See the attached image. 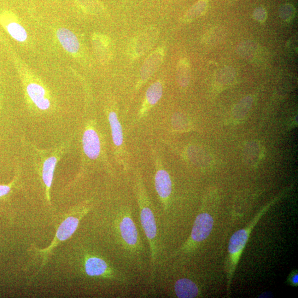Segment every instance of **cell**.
I'll return each mask as SVG.
<instances>
[{"instance_id": "1", "label": "cell", "mask_w": 298, "mask_h": 298, "mask_svg": "<svg viewBox=\"0 0 298 298\" xmlns=\"http://www.w3.org/2000/svg\"><path fill=\"white\" fill-rule=\"evenodd\" d=\"M112 229L114 242L125 258L141 268L144 250L141 237L130 208L122 206L112 214Z\"/></svg>"}, {"instance_id": "24", "label": "cell", "mask_w": 298, "mask_h": 298, "mask_svg": "<svg viewBox=\"0 0 298 298\" xmlns=\"http://www.w3.org/2000/svg\"><path fill=\"white\" fill-rule=\"evenodd\" d=\"M290 283H291L292 285L294 286H297L298 283V275L296 273L292 276L290 278Z\"/></svg>"}, {"instance_id": "16", "label": "cell", "mask_w": 298, "mask_h": 298, "mask_svg": "<svg viewBox=\"0 0 298 298\" xmlns=\"http://www.w3.org/2000/svg\"><path fill=\"white\" fill-rule=\"evenodd\" d=\"M177 78L181 86H186L190 79L191 68L189 61L186 58L181 59L178 64Z\"/></svg>"}, {"instance_id": "3", "label": "cell", "mask_w": 298, "mask_h": 298, "mask_svg": "<svg viewBox=\"0 0 298 298\" xmlns=\"http://www.w3.org/2000/svg\"><path fill=\"white\" fill-rule=\"evenodd\" d=\"M272 203L268 204L264 208H263L244 229L237 231L231 236L229 241V254L227 256L228 257H227L226 266L227 278H228V288L230 287L233 273L235 272L236 266L248 243L251 232H252L254 227L258 223L262 216L271 206Z\"/></svg>"}, {"instance_id": "9", "label": "cell", "mask_w": 298, "mask_h": 298, "mask_svg": "<svg viewBox=\"0 0 298 298\" xmlns=\"http://www.w3.org/2000/svg\"><path fill=\"white\" fill-rule=\"evenodd\" d=\"M26 92L31 101L40 112H46L50 109L51 102L43 86L36 83H29L26 87Z\"/></svg>"}, {"instance_id": "18", "label": "cell", "mask_w": 298, "mask_h": 298, "mask_svg": "<svg viewBox=\"0 0 298 298\" xmlns=\"http://www.w3.org/2000/svg\"><path fill=\"white\" fill-rule=\"evenodd\" d=\"M207 2L206 0H200L189 10L184 17V21L186 23L191 22L198 18L206 11Z\"/></svg>"}, {"instance_id": "2", "label": "cell", "mask_w": 298, "mask_h": 298, "mask_svg": "<svg viewBox=\"0 0 298 298\" xmlns=\"http://www.w3.org/2000/svg\"><path fill=\"white\" fill-rule=\"evenodd\" d=\"M138 204L140 223L149 245L152 274L154 276L158 260L159 244L156 220L153 209L145 193L139 184Z\"/></svg>"}, {"instance_id": "13", "label": "cell", "mask_w": 298, "mask_h": 298, "mask_svg": "<svg viewBox=\"0 0 298 298\" xmlns=\"http://www.w3.org/2000/svg\"><path fill=\"white\" fill-rule=\"evenodd\" d=\"M175 294L179 298H193L198 295L199 289L196 284L188 278L177 280L174 285Z\"/></svg>"}, {"instance_id": "12", "label": "cell", "mask_w": 298, "mask_h": 298, "mask_svg": "<svg viewBox=\"0 0 298 298\" xmlns=\"http://www.w3.org/2000/svg\"><path fill=\"white\" fill-rule=\"evenodd\" d=\"M56 36L63 47L70 53H77L79 50L80 43L77 37L68 29H59L56 32Z\"/></svg>"}, {"instance_id": "5", "label": "cell", "mask_w": 298, "mask_h": 298, "mask_svg": "<svg viewBox=\"0 0 298 298\" xmlns=\"http://www.w3.org/2000/svg\"><path fill=\"white\" fill-rule=\"evenodd\" d=\"M66 149V145L63 144L50 152L40 151V169L43 183L45 185L46 200L50 203V190L51 188L54 174L58 162L60 160Z\"/></svg>"}, {"instance_id": "14", "label": "cell", "mask_w": 298, "mask_h": 298, "mask_svg": "<svg viewBox=\"0 0 298 298\" xmlns=\"http://www.w3.org/2000/svg\"><path fill=\"white\" fill-rule=\"evenodd\" d=\"M108 120L112 131V135L114 144L120 147L124 142L122 128L114 112H110L108 115Z\"/></svg>"}, {"instance_id": "4", "label": "cell", "mask_w": 298, "mask_h": 298, "mask_svg": "<svg viewBox=\"0 0 298 298\" xmlns=\"http://www.w3.org/2000/svg\"><path fill=\"white\" fill-rule=\"evenodd\" d=\"M89 211V207L86 206L80 207L77 210H76L72 215H70L69 217L64 220L58 227L56 236L50 246L47 249L37 250L39 253L44 257L42 267L46 264V261L47 260L48 257L51 251L58 244L67 241L74 234L78 229L80 220Z\"/></svg>"}, {"instance_id": "23", "label": "cell", "mask_w": 298, "mask_h": 298, "mask_svg": "<svg viewBox=\"0 0 298 298\" xmlns=\"http://www.w3.org/2000/svg\"><path fill=\"white\" fill-rule=\"evenodd\" d=\"M11 189V184L9 185H0V197L9 194Z\"/></svg>"}, {"instance_id": "21", "label": "cell", "mask_w": 298, "mask_h": 298, "mask_svg": "<svg viewBox=\"0 0 298 298\" xmlns=\"http://www.w3.org/2000/svg\"><path fill=\"white\" fill-rule=\"evenodd\" d=\"M279 14L284 21H289L294 15V9L290 5H285L280 9Z\"/></svg>"}, {"instance_id": "11", "label": "cell", "mask_w": 298, "mask_h": 298, "mask_svg": "<svg viewBox=\"0 0 298 298\" xmlns=\"http://www.w3.org/2000/svg\"><path fill=\"white\" fill-rule=\"evenodd\" d=\"M155 185L162 206L166 210L168 206L169 198L172 193V182L169 174L164 169H160L156 172Z\"/></svg>"}, {"instance_id": "17", "label": "cell", "mask_w": 298, "mask_h": 298, "mask_svg": "<svg viewBox=\"0 0 298 298\" xmlns=\"http://www.w3.org/2000/svg\"><path fill=\"white\" fill-rule=\"evenodd\" d=\"M260 146L257 143H251L244 149V157L248 163H256L261 157Z\"/></svg>"}, {"instance_id": "8", "label": "cell", "mask_w": 298, "mask_h": 298, "mask_svg": "<svg viewBox=\"0 0 298 298\" xmlns=\"http://www.w3.org/2000/svg\"><path fill=\"white\" fill-rule=\"evenodd\" d=\"M165 51L162 47L157 48L148 56L140 69V84L145 83L153 76L162 64Z\"/></svg>"}, {"instance_id": "10", "label": "cell", "mask_w": 298, "mask_h": 298, "mask_svg": "<svg viewBox=\"0 0 298 298\" xmlns=\"http://www.w3.org/2000/svg\"><path fill=\"white\" fill-rule=\"evenodd\" d=\"M85 154L91 160H96L100 155L101 145L97 131L93 128H87L82 139Z\"/></svg>"}, {"instance_id": "22", "label": "cell", "mask_w": 298, "mask_h": 298, "mask_svg": "<svg viewBox=\"0 0 298 298\" xmlns=\"http://www.w3.org/2000/svg\"><path fill=\"white\" fill-rule=\"evenodd\" d=\"M255 18L260 22H264L266 19V12L264 9L259 8L255 11Z\"/></svg>"}, {"instance_id": "7", "label": "cell", "mask_w": 298, "mask_h": 298, "mask_svg": "<svg viewBox=\"0 0 298 298\" xmlns=\"http://www.w3.org/2000/svg\"><path fill=\"white\" fill-rule=\"evenodd\" d=\"M159 30L149 28L133 40L130 46V54L134 58L143 56L153 47L159 37Z\"/></svg>"}, {"instance_id": "19", "label": "cell", "mask_w": 298, "mask_h": 298, "mask_svg": "<svg viewBox=\"0 0 298 298\" xmlns=\"http://www.w3.org/2000/svg\"><path fill=\"white\" fill-rule=\"evenodd\" d=\"M10 36L20 42H23L27 38V33L24 28L16 22H11L7 26Z\"/></svg>"}, {"instance_id": "6", "label": "cell", "mask_w": 298, "mask_h": 298, "mask_svg": "<svg viewBox=\"0 0 298 298\" xmlns=\"http://www.w3.org/2000/svg\"><path fill=\"white\" fill-rule=\"evenodd\" d=\"M213 224L214 220L211 215L207 213L199 214L195 221L191 236L181 250L188 252L194 249L198 244L205 241L212 231Z\"/></svg>"}, {"instance_id": "15", "label": "cell", "mask_w": 298, "mask_h": 298, "mask_svg": "<svg viewBox=\"0 0 298 298\" xmlns=\"http://www.w3.org/2000/svg\"><path fill=\"white\" fill-rule=\"evenodd\" d=\"M163 93V86L160 81L152 84L146 93L145 101L149 106H153L158 102Z\"/></svg>"}, {"instance_id": "20", "label": "cell", "mask_w": 298, "mask_h": 298, "mask_svg": "<svg viewBox=\"0 0 298 298\" xmlns=\"http://www.w3.org/2000/svg\"><path fill=\"white\" fill-rule=\"evenodd\" d=\"M252 103L253 99L250 97L245 98L240 102L233 110V115H234L235 118L239 120L244 117L248 113Z\"/></svg>"}]
</instances>
